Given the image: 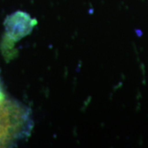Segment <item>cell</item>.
<instances>
[{
    "mask_svg": "<svg viewBox=\"0 0 148 148\" xmlns=\"http://www.w3.org/2000/svg\"><path fill=\"white\" fill-rule=\"evenodd\" d=\"M36 23V21L32 19L29 14L21 11L7 16L4 21L5 35L1 44L2 51L7 59H10L14 53L16 54L15 43L29 35Z\"/></svg>",
    "mask_w": 148,
    "mask_h": 148,
    "instance_id": "cell-2",
    "label": "cell"
},
{
    "mask_svg": "<svg viewBox=\"0 0 148 148\" xmlns=\"http://www.w3.org/2000/svg\"><path fill=\"white\" fill-rule=\"evenodd\" d=\"M5 101V94H4V91L2 88V86L0 84V104H2L3 102H4Z\"/></svg>",
    "mask_w": 148,
    "mask_h": 148,
    "instance_id": "cell-3",
    "label": "cell"
},
{
    "mask_svg": "<svg viewBox=\"0 0 148 148\" xmlns=\"http://www.w3.org/2000/svg\"><path fill=\"white\" fill-rule=\"evenodd\" d=\"M31 126L30 112L26 107L10 101L0 104V147L23 138Z\"/></svg>",
    "mask_w": 148,
    "mask_h": 148,
    "instance_id": "cell-1",
    "label": "cell"
}]
</instances>
